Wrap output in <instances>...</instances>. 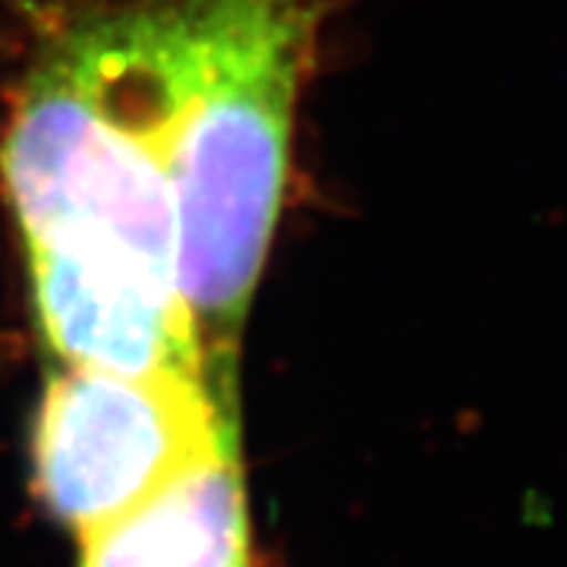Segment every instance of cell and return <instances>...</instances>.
I'll list each match as a JSON object with an SVG mask.
<instances>
[{"label": "cell", "mask_w": 567, "mask_h": 567, "mask_svg": "<svg viewBox=\"0 0 567 567\" xmlns=\"http://www.w3.org/2000/svg\"><path fill=\"white\" fill-rule=\"evenodd\" d=\"M158 3L177 281L208 382L237 388V338L281 218L324 0Z\"/></svg>", "instance_id": "1"}, {"label": "cell", "mask_w": 567, "mask_h": 567, "mask_svg": "<svg viewBox=\"0 0 567 567\" xmlns=\"http://www.w3.org/2000/svg\"><path fill=\"white\" fill-rule=\"evenodd\" d=\"M164 121L158 0L70 22L22 82L0 145L25 246L181 297Z\"/></svg>", "instance_id": "2"}, {"label": "cell", "mask_w": 567, "mask_h": 567, "mask_svg": "<svg viewBox=\"0 0 567 567\" xmlns=\"http://www.w3.org/2000/svg\"><path fill=\"white\" fill-rule=\"evenodd\" d=\"M237 442V398L186 372L54 375L39 406L32 466L41 505L89 536Z\"/></svg>", "instance_id": "3"}, {"label": "cell", "mask_w": 567, "mask_h": 567, "mask_svg": "<svg viewBox=\"0 0 567 567\" xmlns=\"http://www.w3.org/2000/svg\"><path fill=\"white\" fill-rule=\"evenodd\" d=\"M25 252L41 331L63 363L208 379L196 324L177 293L44 246H25Z\"/></svg>", "instance_id": "4"}, {"label": "cell", "mask_w": 567, "mask_h": 567, "mask_svg": "<svg viewBox=\"0 0 567 567\" xmlns=\"http://www.w3.org/2000/svg\"><path fill=\"white\" fill-rule=\"evenodd\" d=\"M82 543L80 567H246L237 442Z\"/></svg>", "instance_id": "5"}]
</instances>
